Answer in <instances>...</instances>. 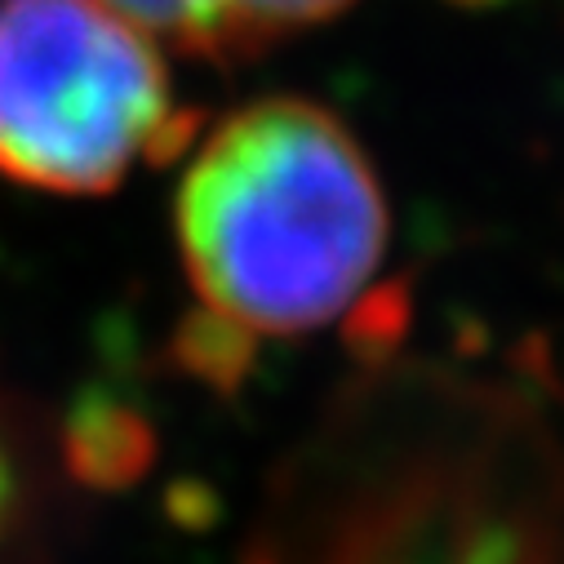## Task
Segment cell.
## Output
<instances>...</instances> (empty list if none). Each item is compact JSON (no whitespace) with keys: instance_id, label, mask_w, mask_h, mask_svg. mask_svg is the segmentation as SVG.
<instances>
[{"instance_id":"6da1fadb","label":"cell","mask_w":564,"mask_h":564,"mask_svg":"<svg viewBox=\"0 0 564 564\" xmlns=\"http://www.w3.org/2000/svg\"><path fill=\"white\" fill-rule=\"evenodd\" d=\"M174 214L200 303L280 338L338 321L373 280L391 231L360 143L307 98H262L227 116Z\"/></svg>"},{"instance_id":"7a4b0ae2","label":"cell","mask_w":564,"mask_h":564,"mask_svg":"<svg viewBox=\"0 0 564 564\" xmlns=\"http://www.w3.org/2000/svg\"><path fill=\"white\" fill-rule=\"evenodd\" d=\"M170 111L156 45L102 0H0V174L63 196L116 192Z\"/></svg>"},{"instance_id":"3957f363","label":"cell","mask_w":564,"mask_h":564,"mask_svg":"<svg viewBox=\"0 0 564 564\" xmlns=\"http://www.w3.org/2000/svg\"><path fill=\"white\" fill-rule=\"evenodd\" d=\"M161 458L152 417L107 387H85L63 417V467L94 494H124Z\"/></svg>"},{"instance_id":"277c9868","label":"cell","mask_w":564,"mask_h":564,"mask_svg":"<svg viewBox=\"0 0 564 564\" xmlns=\"http://www.w3.org/2000/svg\"><path fill=\"white\" fill-rule=\"evenodd\" d=\"M165 360L174 373L200 382L214 395H240V387L258 369V329L200 303L170 329Z\"/></svg>"},{"instance_id":"5b68a950","label":"cell","mask_w":564,"mask_h":564,"mask_svg":"<svg viewBox=\"0 0 564 564\" xmlns=\"http://www.w3.org/2000/svg\"><path fill=\"white\" fill-rule=\"evenodd\" d=\"M102 6L124 23H133L143 36L174 45L178 54L218 58V63L249 54L227 0H102Z\"/></svg>"},{"instance_id":"8992f818","label":"cell","mask_w":564,"mask_h":564,"mask_svg":"<svg viewBox=\"0 0 564 564\" xmlns=\"http://www.w3.org/2000/svg\"><path fill=\"white\" fill-rule=\"evenodd\" d=\"M409 321H413V285L409 280H387L378 290H365V299H356L343 312V347L360 365H382L400 351Z\"/></svg>"},{"instance_id":"52a82bcc","label":"cell","mask_w":564,"mask_h":564,"mask_svg":"<svg viewBox=\"0 0 564 564\" xmlns=\"http://www.w3.org/2000/svg\"><path fill=\"white\" fill-rule=\"evenodd\" d=\"M227 6H231V19H236V32H240L245 50L258 54L280 32L325 23V19L343 14L351 0H227Z\"/></svg>"},{"instance_id":"ba28073f","label":"cell","mask_w":564,"mask_h":564,"mask_svg":"<svg viewBox=\"0 0 564 564\" xmlns=\"http://www.w3.org/2000/svg\"><path fill=\"white\" fill-rule=\"evenodd\" d=\"M200 124H205V111H200V107L165 111V116L148 129L143 152H138V156H143L148 165H174V161H183V156L192 152V143H196Z\"/></svg>"},{"instance_id":"9c48e42d","label":"cell","mask_w":564,"mask_h":564,"mask_svg":"<svg viewBox=\"0 0 564 564\" xmlns=\"http://www.w3.org/2000/svg\"><path fill=\"white\" fill-rule=\"evenodd\" d=\"M165 511H170V520H174L178 529L200 533V529L218 524L223 502H218V494H214L205 480H178V485H170V494H165Z\"/></svg>"},{"instance_id":"30bf717a","label":"cell","mask_w":564,"mask_h":564,"mask_svg":"<svg viewBox=\"0 0 564 564\" xmlns=\"http://www.w3.org/2000/svg\"><path fill=\"white\" fill-rule=\"evenodd\" d=\"M14 489H19L14 463H10L6 445H0V529H6V520H10V511H14Z\"/></svg>"},{"instance_id":"8fae6325","label":"cell","mask_w":564,"mask_h":564,"mask_svg":"<svg viewBox=\"0 0 564 564\" xmlns=\"http://www.w3.org/2000/svg\"><path fill=\"white\" fill-rule=\"evenodd\" d=\"M445 6H454V10H471V14H485V10H502V6H511V0H445Z\"/></svg>"}]
</instances>
